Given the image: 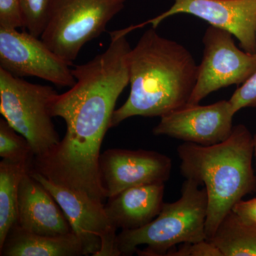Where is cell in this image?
Here are the masks:
<instances>
[{"label":"cell","mask_w":256,"mask_h":256,"mask_svg":"<svg viewBox=\"0 0 256 256\" xmlns=\"http://www.w3.org/2000/svg\"><path fill=\"white\" fill-rule=\"evenodd\" d=\"M129 33L128 28L110 32L106 50L72 68L76 84L50 105L52 117L65 122V136L48 154L34 158L32 168L52 182L101 202L107 197L99 171L100 148L116 102L130 84Z\"/></svg>","instance_id":"cell-1"},{"label":"cell","mask_w":256,"mask_h":256,"mask_svg":"<svg viewBox=\"0 0 256 256\" xmlns=\"http://www.w3.org/2000/svg\"><path fill=\"white\" fill-rule=\"evenodd\" d=\"M128 67L130 92L114 110L110 128L136 116L161 118L188 104L198 65L186 47L162 36L156 28L144 32L131 48Z\"/></svg>","instance_id":"cell-2"},{"label":"cell","mask_w":256,"mask_h":256,"mask_svg":"<svg viewBox=\"0 0 256 256\" xmlns=\"http://www.w3.org/2000/svg\"><path fill=\"white\" fill-rule=\"evenodd\" d=\"M178 153L184 178L206 188L208 240L234 206L256 192L252 132L244 124H238L223 142L210 146L185 142L178 146Z\"/></svg>","instance_id":"cell-3"},{"label":"cell","mask_w":256,"mask_h":256,"mask_svg":"<svg viewBox=\"0 0 256 256\" xmlns=\"http://www.w3.org/2000/svg\"><path fill=\"white\" fill-rule=\"evenodd\" d=\"M186 180L178 201L164 203L159 214L142 228L122 230L116 240V256H165L180 244L206 240L208 196L204 186Z\"/></svg>","instance_id":"cell-4"},{"label":"cell","mask_w":256,"mask_h":256,"mask_svg":"<svg viewBox=\"0 0 256 256\" xmlns=\"http://www.w3.org/2000/svg\"><path fill=\"white\" fill-rule=\"evenodd\" d=\"M57 95L52 87L32 84L0 68V112L28 140L34 158L48 154L60 142L50 112Z\"/></svg>","instance_id":"cell-5"},{"label":"cell","mask_w":256,"mask_h":256,"mask_svg":"<svg viewBox=\"0 0 256 256\" xmlns=\"http://www.w3.org/2000/svg\"><path fill=\"white\" fill-rule=\"evenodd\" d=\"M126 0H54L41 40L73 64L80 50L100 36Z\"/></svg>","instance_id":"cell-6"},{"label":"cell","mask_w":256,"mask_h":256,"mask_svg":"<svg viewBox=\"0 0 256 256\" xmlns=\"http://www.w3.org/2000/svg\"><path fill=\"white\" fill-rule=\"evenodd\" d=\"M230 32L216 26L206 28L204 52L198 65L196 85L188 104H198L212 92L246 82L256 70V53L240 50Z\"/></svg>","instance_id":"cell-7"},{"label":"cell","mask_w":256,"mask_h":256,"mask_svg":"<svg viewBox=\"0 0 256 256\" xmlns=\"http://www.w3.org/2000/svg\"><path fill=\"white\" fill-rule=\"evenodd\" d=\"M30 173L58 204L72 230L82 240L86 256H116L117 228L108 216L102 202L52 182L32 168Z\"/></svg>","instance_id":"cell-8"},{"label":"cell","mask_w":256,"mask_h":256,"mask_svg":"<svg viewBox=\"0 0 256 256\" xmlns=\"http://www.w3.org/2000/svg\"><path fill=\"white\" fill-rule=\"evenodd\" d=\"M70 66L30 32L0 28V68L12 75L70 88L76 84Z\"/></svg>","instance_id":"cell-9"},{"label":"cell","mask_w":256,"mask_h":256,"mask_svg":"<svg viewBox=\"0 0 256 256\" xmlns=\"http://www.w3.org/2000/svg\"><path fill=\"white\" fill-rule=\"evenodd\" d=\"M178 14H188L207 22L210 26L226 30L238 38L242 50L256 53V0H174L168 11L146 22L158 28L164 20Z\"/></svg>","instance_id":"cell-10"},{"label":"cell","mask_w":256,"mask_h":256,"mask_svg":"<svg viewBox=\"0 0 256 256\" xmlns=\"http://www.w3.org/2000/svg\"><path fill=\"white\" fill-rule=\"evenodd\" d=\"M235 116L228 100L210 105L188 104L160 118L154 136H169L185 142L214 146L226 140L233 131Z\"/></svg>","instance_id":"cell-11"},{"label":"cell","mask_w":256,"mask_h":256,"mask_svg":"<svg viewBox=\"0 0 256 256\" xmlns=\"http://www.w3.org/2000/svg\"><path fill=\"white\" fill-rule=\"evenodd\" d=\"M99 171L107 198L127 188L170 178L172 160L156 151L110 149L100 154Z\"/></svg>","instance_id":"cell-12"},{"label":"cell","mask_w":256,"mask_h":256,"mask_svg":"<svg viewBox=\"0 0 256 256\" xmlns=\"http://www.w3.org/2000/svg\"><path fill=\"white\" fill-rule=\"evenodd\" d=\"M30 170L20 183L16 224L26 232L40 235L70 233L72 227L62 208L50 192L30 174Z\"/></svg>","instance_id":"cell-13"},{"label":"cell","mask_w":256,"mask_h":256,"mask_svg":"<svg viewBox=\"0 0 256 256\" xmlns=\"http://www.w3.org/2000/svg\"><path fill=\"white\" fill-rule=\"evenodd\" d=\"M164 183H153L127 188L108 198V216L116 228H142L159 214L164 202Z\"/></svg>","instance_id":"cell-14"},{"label":"cell","mask_w":256,"mask_h":256,"mask_svg":"<svg viewBox=\"0 0 256 256\" xmlns=\"http://www.w3.org/2000/svg\"><path fill=\"white\" fill-rule=\"evenodd\" d=\"M3 256H86L82 240L73 230L58 236L30 233L18 224L10 230L0 248Z\"/></svg>","instance_id":"cell-15"},{"label":"cell","mask_w":256,"mask_h":256,"mask_svg":"<svg viewBox=\"0 0 256 256\" xmlns=\"http://www.w3.org/2000/svg\"><path fill=\"white\" fill-rule=\"evenodd\" d=\"M32 166L6 160L0 162V248L10 230L18 223L20 183Z\"/></svg>","instance_id":"cell-16"},{"label":"cell","mask_w":256,"mask_h":256,"mask_svg":"<svg viewBox=\"0 0 256 256\" xmlns=\"http://www.w3.org/2000/svg\"><path fill=\"white\" fill-rule=\"evenodd\" d=\"M208 240L223 256H256V225L244 222L233 210Z\"/></svg>","instance_id":"cell-17"},{"label":"cell","mask_w":256,"mask_h":256,"mask_svg":"<svg viewBox=\"0 0 256 256\" xmlns=\"http://www.w3.org/2000/svg\"><path fill=\"white\" fill-rule=\"evenodd\" d=\"M0 156L14 162L33 164L34 153L28 140L0 120Z\"/></svg>","instance_id":"cell-18"},{"label":"cell","mask_w":256,"mask_h":256,"mask_svg":"<svg viewBox=\"0 0 256 256\" xmlns=\"http://www.w3.org/2000/svg\"><path fill=\"white\" fill-rule=\"evenodd\" d=\"M54 0H21L24 28L33 36L41 37Z\"/></svg>","instance_id":"cell-19"},{"label":"cell","mask_w":256,"mask_h":256,"mask_svg":"<svg viewBox=\"0 0 256 256\" xmlns=\"http://www.w3.org/2000/svg\"><path fill=\"white\" fill-rule=\"evenodd\" d=\"M228 101L235 114L246 108H256V70L235 90Z\"/></svg>","instance_id":"cell-20"},{"label":"cell","mask_w":256,"mask_h":256,"mask_svg":"<svg viewBox=\"0 0 256 256\" xmlns=\"http://www.w3.org/2000/svg\"><path fill=\"white\" fill-rule=\"evenodd\" d=\"M24 28L21 0H0V28Z\"/></svg>","instance_id":"cell-21"},{"label":"cell","mask_w":256,"mask_h":256,"mask_svg":"<svg viewBox=\"0 0 256 256\" xmlns=\"http://www.w3.org/2000/svg\"><path fill=\"white\" fill-rule=\"evenodd\" d=\"M165 256H223L220 250L208 240L180 244L178 248H174Z\"/></svg>","instance_id":"cell-22"},{"label":"cell","mask_w":256,"mask_h":256,"mask_svg":"<svg viewBox=\"0 0 256 256\" xmlns=\"http://www.w3.org/2000/svg\"><path fill=\"white\" fill-rule=\"evenodd\" d=\"M232 210L244 222L256 225V197L246 201L239 202Z\"/></svg>","instance_id":"cell-23"},{"label":"cell","mask_w":256,"mask_h":256,"mask_svg":"<svg viewBox=\"0 0 256 256\" xmlns=\"http://www.w3.org/2000/svg\"><path fill=\"white\" fill-rule=\"evenodd\" d=\"M252 144H254V156H255L256 164V134L252 136Z\"/></svg>","instance_id":"cell-24"},{"label":"cell","mask_w":256,"mask_h":256,"mask_svg":"<svg viewBox=\"0 0 256 256\" xmlns=\"http://www.w3.org/2000/svg\"></svg>","instance_id":"cell-25"}]
</instances>
